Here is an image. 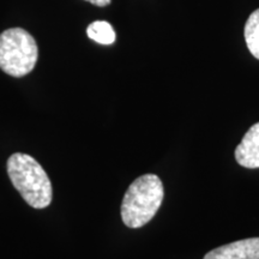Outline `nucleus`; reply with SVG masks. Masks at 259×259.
Segmentation results:
<instances>
[{
	"label": "nucleus",
	"mask_w": 259,
	"mask_h": 259,
	"mask_svg": "<svg viewBox=\"0 0 259 259\" xmlns=\"http://www.w3.org/2000/svg\"><path fill=\"white\" fill-rule=\"evenodd\" d=\"M8 174L25 203L35 209L50 205L53 197L51 180L34 157L22 153L11 155L8 160Z\"/></svg>",
	"instance_id": "obj_1"
},
{
	"label": "nucleus",
	"mask_w": 259,
	"mask_h": 259,
	"mask_svg": "<svg viewBox=\"0 0 259 259\" xmlns=\"http://www.w3.org/2000/svg\"><path fill=\"white\" fill-rule=\"evenodd\" d=\"M38 50L35 38L22 28L0 34V69L12 77L30 73L36 65Z\"/></svg>",
	"instance_id": "obj_3"
},
{
	"label": "nucleus",
	"mask_w": 259,
	"mask_h": 259,
	"mask_svg": "<svg viewBox=\"0 0 259 259\" xmlns=\"http://www.w3.org/2000/svg\"><path fill=\"white\" fill-rule=\"evenodd\" d=\"M235 160L241 167L259 168V122L246 132L235 149Z\"/></svg>",
	"instance_id": "obj_5"
},
{
	"label": "nucleus",
	"mask_w": 259,
	"mask_h": 259,
	"mask_svg": "<svg viewBox=\"0 0 259 259\" xmlns=\"http://www.w3.org/2000/svg\"><path fill=\"white\" fill-rule=\"evenodd\" d=\"M204 259H259V238L231 242L204 255Z\"/></svg>",
	"instance_id": "obj_4"
},
{
	"label": "nucleus",
	"mask_w": 259,
	"mask_h": 259,
	"mask_svg": "<svg viewBox=\"0 0 259 259\" xmlns=\"http://www.w3.org/2000/svg\"><path fill=\"white\" fill-rule=\"evenodd\" d=\"M87 34H88L89 38L101 45H112L115 41L114 29L108 22H94L87 29Z\"/></svg>",
	"instance_id": "obj_7"
},
{
	"label": "nucleus",
	"mask_w": 259,
	"mask_h": 259,
	"mask_svg": "<svg viewBox=\"0 0 259 259\" xmlns=\"http://www.w3.org/2000/svg\"><path fill=\"white\" fill-rule=\"evenodd\" d=\"M85 2H89V3H92L93 5L101 6V8H103V6H107V5L111 4L112 0H85Z\"/></svg>",
	"instance_id": "obj_8"
},
{
	"label": "nucleus",
	"mask_w": 259,
	"mask_h": 259,
	"mask_svg": "<svg viewBox=\"0 0 259 259\" xmlns=\"http://www.w3.org/2000/svg\"><path fill=\"white\" fill-rule=\"evenodd\" d=\"M245 41L252 56L259 60V9L254 10L246 22Z\"/></svg>",
	"instance_id": "obj_6"
},
{
	"label": "nucleus",
	"mask_w": 259,
	"mask_h": 259,
	"mask_svg": "<svg viewBox=\"0 0 259 259\" xmlns=\"http://www.w3.org/2000/svg\"><path fill=\"white\" fill-rule=\"evenodd\" d=\"M164 190L160 178L144 174L126 191L121 203V219L130 228H141L153 220L163 200Z\"/></svg>",
	"instance_id": "obj_2"
}]
</instances>
